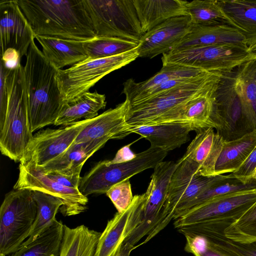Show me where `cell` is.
<instances>
[{"mask_svg":"<svg viewBox=\"0 0 256 256\" xmlns=\"http://www.w3.org/2000/svg\"><path fill=\"white\" fill-rule=\"evenodd\" d=\"M145 194L136 195L124 211L117 212L108 222L99 238L95 256H114L125 240L141 222Z\"/></svg>","mask_w":256,"mask_h":256,"instance_id":"2e32d148","label":"cell"},{"mask_svg":"<svg viewBox=\"0 0 256 256\" xmlns=\"http://www.w3.org/2000/svg\"><path fill=\"white\" fill-rule=\"evenodd\" d=\"M256 202V189L228 194L212 199L174 220L176 228L202 222L237 220Z\"/></svg>","mask_w":256,"mask_h":256,"instance_id":"5bb4252c","label":"cell"},{"mask_svg":"<svg viewBox=\"0 0 256 256\" xmlns=\"http://www.w3.org/2000/svg\"><path fill=\"white\" fill-rule=\"evenodd\" d=\"M217 176L196 174L192 169L178 160L171 178L164 203L166 226L174 219L176 210L196 198Z\"/></svg>","mask_w":256,"mask_h":256,"instance_id":"9a60e30c","label":"cell"},{"mask_svg":"<svg viewBox=\"0 0 256 256\" xmlns=\"http://www.w3.org/2000/svg\"><path fill=\"white\" fill-rule=\"evenodd\" d=\"M35 38L40 44L44 56L58 70L88 58L82 41L41 36Z\"/></svg>","mask_w":256,"mask_h":256,"instance_id":"4316f807","label":"cell"},{"mask_svg":"<svg viewBox=\"0 0 256 256\" xmlns=\"http://www.w3.org/2000/svg\"><path fill=\"white\" fill-rule=\"evenodd\" d=\"M34 198L37 204L36 217L28 238L24 241L30 242L48 229L56 220V216L62 206V202L56 198L41 192L33 190Z\"/></svg>","mask_w":256,"mask_h":256,"instance_id":"e575fe53","label":"cell"},{"mask_svg":"<svg viewBox=\"0 0 256 256\" xmlns=\"http://www.w3.org/2000/svg\"><path fill=\"white\" fill-rule=\"evenodd\" d=\"M248 51L250 56L251 59L256 60V44L248 47Z\"/></svg>","mask_w":256,"mask_h":256,"instance_id":"c3c4849f","label":"cell"},{"mask_svg":"<svg viewBox=\"0 0 256 256\" xmlns=\"http://www.w3.org/2000/svg\"><path fill=\"white\" fill-rule=\"evenodd\" d=\"M250 59L248 48L230 44L175 50L162 57V64L220 72H231Z\"/></svg>","mask_w":256,"mask_h":256,"instance_id":"8fae6325","label":"cell"},{"mask_svg":"<svg viewBox=\"0 0 256 256\" xmlns=\"http://www.w3.org/2000/svg\"><path fill=\"white\" fill-rule=\"evenodd\" d=\"M21 57L18 52L14 48L7 49L1 54V60L10 69L15 68L20 62Z\"/></svg>","mask_w":256,"mask_h":256,"instance_id":"bcb514c9","label":"cell"},{"mask_svg":"<svg viewBox=\"0 0 256 256\" xmlns=\"http://www.w3.org/2000/svg\"><path fill=\"white\" fill-rule=\"evenodd\" d=\"M137 247L128 243L123 244L114 256H130L131 252Z\"/></svg>","mask_w":256,"mask_h":256,"instance_id":"7dc6e473","label":"cell"},{"mask_svg":"<svg viewBox=\"0 0 256 256\" xmlns=\"http://www.w3.org/2000/svg\"><path fill=\"white\" fill-rule=\"evenodd\" d=\"M35 36L86 41L96 34L83 0H16Z\"/></svg>","mask_w":256,"mask_h":256,"instance_id":"6da1fadb","label":"cell"},{"mask_svg":"<svg viewBox=\"0 0 256 256\" xmlns=\"http://www.w3.org/2000/svg\"><path fill=\"white\" fill-rule=\"evenodd\" d=\"M129 102L125 100L93 118L79 134L75 143L98 139H122L132 134L126 122Z\"/></svg>","mask_w":256,"mask_h":256,"instance_id":"ffe728a7","label":"cell"},{"mask_svg":"<svg viewBox=\"0 0 256 256\" xmlns=\"http://www.w3.org/2000/svg\"><path fill=\"white\" fill-rule=\"evenodd\" d=\"M206 71L178 64H162L160 71L145 81L138 82L132 78L126 80L124 83L122 93L125 95L129 106H132L147 92L167 80L178 78H192Z\"/></svg>","mask_w":256,"mask_h":256,"instance_id":"484cf974","label":"cell"},{"mask_svg":"<svg viewBox=\"0 0 256 256\" xmlns=\"http://www.w3.org/2000/svg\"><path fill=\"white\" fill-rule=\"evenodd\" d=\"M256 168V146L242 164L232 174L240 180L246 182L252 179Z\"/></svg>","mask_w":256,"mask_h":256,"instance_id":"7bdbcfd3","label":"cell"},{"mask_svg":"<svg viewBox=\"0 0 256 256\" xmlns=\"http://www.w3.org/2000/svg\"><path fill=\"white\" fill-rule=\"evenodd\" d=\"M192 24L198 26L230 24L217 0H194L186 4Z\"/></svg>","mask_w":256,"mask_h":256,"instance_id":"d590c367","label":"cell"},{"mask_svg":"<svg viewBox=\"0 0 256 256\" xmlns=\"http://www.w3.org/2000/svg\"><path fill=\"white\" fill-rule=\"evenodd\" d=\"M0 36L1 54L14 48L21 58L26 56L35 36L16 0L0 2Z\"/></svg>","mask_w":256,"mask_h":256,"instance_id":"e0dca14e","label":"cell"},{"mask_svg":"<svg viewBox=\"0 0 256 256\" xmlns=\"http://www.w3.org/2000/svg\"><path fill=\"white\" fill-rule=\"evenodd\" d=\"M222 72H204L189 81L142 102L129 106L126 122L131 126L152 125L176 108L216 84Z\"/></svg>","mask_w":256,"mask_h":256,"instance_id":"277c9868","label":"cell"},{"mask_svg":"<svg viewBox=\"0 0 256 256\" xmlns=\"http://www.w3.org/2000/svg\"><path fill=\"white\" fill-rule=\"evenodd\" d=\"M18 179L14 189L26 188L52 196L62 203L60 212L64 216L84 212L87 208L88 198L78 188L66 187L50 178L34 165L20 164Z\"/></svg>","mask_w":256,"mask_h":256,"instance_id":"7c38bea8","label":"cell"},{"mask_svg":"<svg viewBox=\"0 0 256 256\" xmlns=\"http://www.w3.org/2000/svg\"><path fill=\"white\" fill-rule=\"evenodd\" d=\"M7 84L8 102L4 124L0 130V150L3 155L20 162L34 136L20 62L9 72Z\"/></svg>","mask_w":256,"mask_h":256,"instance_id":"3957f363","label":"cell"},{"mask_svg":"<svg viewBox=\"0 0 256 256\" xmlns=\"http://www.w3.org/2000/svg\"><path fill=\"white\" fill-rule=\"evenodd\" d=\"M230 20L245 39L247 46L256 44V0H218Z\"/></svg>","mask_w":256,"mask_h":256,"instance_id":"83f0119b","label":"cell"},{"mask_svg":"<svg viewBox=\"0 0 256 256\" xmlns=\"http://www.w3.org/2000/svg\"><path fill=\"white\" fill-rule=\"evenodd\" d=\"M11 69L7 68L0 60V130L4 125L8 102L7 78Z\"/></svg>","mask_w":256,"mask_h":256,"instance_id":"b9f144b4","label":"cell"},{"mask_svg":"<svg viewBox=\"0 0 256 256\" xmlns=\"http://www.w3.org/2000/svg\"><path fill=\"white\" fill-rule=\"evenodd\" d=\"M87 59L108 58L125 53L136 48L138 44L118 38L96 37L82 41Z\"/></svg>","mask_w":256,"mask_h":256,"instance_id":"8d00e7d4","label":"cell"},{"mask_svg":"<svg viewBox=\"0 0 256 256\" xmlns=\"http://www.w3.org/2000/svg\"><path fill=\"white\" fill-rule=\"evenodd\" d=\"M64 224L56 220L46 231L30 242H24L10 256H60ZM0 256H6L0 254Z\"/></svg>","mask_w":256,"mask_h":256,"instance_id":"d6a6232c","label":"cell"},{"mask_svg":"<svg viewBox=\"0 0 256 256\" xmlns=\"http://www.w3.org/2000/svg\"><path fill=\"white\" fill-rule=\"evenodd\" d=\"M224 234L227 238L240 243L256 240V202L225 229Z\"/></svg>","mask_w":256,"mask_h":256,"instance_id":"f35d334b","label":"cell"},{"mask_svg":"<svg viewBox=\"0 0 256 256\" xmlns=\"http://www.w3.org/2000/svg\"><path fill=\"white\" fill-rule=\"evenodd\" d=\"M108 140L98 139L84 142H74L61 155L44 166H34L44 174L56 172L70 176L80 174L86 160L103 147Z\"/></svg>","mask_w":256,"mask_h":256,"instance_id":"cb8c5ba5","label":"cell"},{"mask_svg":"<svg viewBox=\"0 0 256 256\" xmlns=\"http://www.w3.org/2000/svg\"><path fill=\"white\" fill-rule=\"evenodd\" d=\"M256 146V130L240 138L224 142L216 164V174L234 172L242 164Z\"/></svg>","mask_w":256,"mask_h":256,"instance_id":"4dcf8cb0","label":"cell"},{"mask_svg":"<svg viewBox=\"0 0 256 256\" xmlns=\"http://www.w3.org/2000/svg\"><path fill=\"white\" fill-rule=\"evenodd\" d=\"M37 212L33 190L14 189L5 196L0 208V254H10L26 240Z\"/></svg>","mask_w":256,"mask_h":256,"instance_id":"5b68a950","label":"cell"},{"mask_svg":"<svg viewBox=\"0 0 256 256\" xmlns=\"http://www.w3.org/2000/svg\"><path fill=\"white\" fill-rule=\"evenodd\" d=\"M104 94L88 92L64 104L54 125H71L82 118L89 120L98 116V112L106 106Z\"/></svg>","mask_w":256,"mask_h":256,"instance_id":"f1b7e54d","label":"cell"},{"mask_svg":"<svg viewBox=\"0 0 256 256\" xmlns=\"http://www.w3.org/2000/svg\"><path fill=\"white\" fill-rule=\"evenodd\" d=\"M45 174L66 187L78 189L80 178H81L80 174L70 176L56 172H51Z\"/></svg>","mask_w":256,"mask_h":256,"instance_id":"ee69618b","label":"cell"},{"mask_svg":"<svg viewBox=\"0 0 256 256\" xmlns=\"http://www.w3.org/2000/svg\"><path fill=\"white\" fill-rule=\"evenodd\" d=\"M92 118L82 120L57 129L46 128L38 131L34 135L20 164L42 166L60 156L74 143Z\"/></svg>","mask_w":256,"mask_h":256,"instance_id":"4fadbf2b","label":"cell"},{"mask_svg":"<svg viewBox=\"0 0 256 256\" xmlns=\"http://www.w3.org/2000/svg\"><path fill=\"white\" fill-rule=\"evenodd\" d=\"M134 142L124 146L116 153L114 157L111 160H106L108 164H115L126 162L134 159L137 154L133 152L130 149V146Z\"/></svg>","mask_w":256,"mask_h":256,"instance_id":"f6af8a7d","label":"cell"},{"mask_svg":"<svg viewBox=\"0 0 256 256\" xmlns=\"http://www.w3.org/2000/svg\"><path fill=\"white\" fill-rule=\"evenodd\" d=\"M167 154L168 152L150 146L126 162L108 164L106 160L100 161L80 178L78 190L86 196L94 194H106L114 184L144 170L154 168Z\"/></svg>","mask_w":256,"mask_h":256,"instance_id":"9c48e42d","label":"cell"},{"mask_svg":"<svg viewBox=\"0 0 256 256\" xmlns=\"http://www.w3.org/2000/svg\"><path fill=\"white\" fill-rule=\"evenodd\" d=\"M196 133L179 160L196 174L208 177L216 176L215 166L224 141L213 128H204Z\"/></svg>","mask_w":256,"mask_h":256,"instance_id":"d6986e66","label":"cell"},{"mask_svg":"<svg viewBox=\"0 0 256 256\" xmlns=\"http://www.w3.org/2000/svg\"><path fill=\"white\" fill-rule=\"evenodd\" d=\"M254 189H256V180L254 178L245 182L232 173L228 175H218L216 179L196 198L176 210L174 214V219L180 217L190 210L212 199Z\"/></svg>","mask_w":256,"mask_h":256,"instance_id":"f546056e","label":"cell"},{"mask_svg":"<svg viewBox=\"0 0 256 256\" xmlns=\"http://www.w3.org/2000/svg\"><path fill=\"white\" fill-rule=\"evenodd\" d=\"M142 30L145 34L164 22L187 15L186 4L182 0H133Z\"/></svg>","mask_w":256,"mask_h":256,"instance_id":"d4e9b609","label":"cell"},{"mask_svg":"<svg viewBox=\"0 0 256 256\" xmlns=\"http://www.w3.org/2000/svg\"><path fill=\"white\" fill-rule=\"evenodd\" d=\"M138 57L136 48L113 56L86 59L69 68L58 70L56 78L64 104L89 92L103 77Z\"/></svg>","mask_w":256,"mask_h":256,"instance_id":"ba28073f","label":"cell"},{"mask_svg":"<svg viewBox=\"0 0 256 256\" xmlns=\"http://www.w3.org/2000/svg\"><path fill=\"white\" fill-rule=\"evenodd\" d=\"M235 71L236 84L245 113L256 130V60H248Z\"/></svg>","mask_w":256,"mask_h":256,"instance_id":"836d02e7","label":"cell"},{"mask_svg":"<svg viewBox=\"0 0 256 256\" xmlns=\"http://www.w3.org/2000/svg\"><path fill=\"white\" fill-rule=\"evenodd\" d=\"M252 178H254L256 180V168L253 174V175H252Z\"/></svg>","mask_w":256,"mask_h":256,"instance_id":"681fc988","label":"cell"},{"mask_svg":"<svg viewBox=\"0 0 256 256\" xmlns=\"http://www.w3.org/2000/svg\"><path fill=\"white\" fill-rule=\"evenodd\" d=\"M24 66L32 130L54 124L64 104L56 78V70L34 40Z\"/></svg>","mask_w":256,"mask_h":256,"instance_id":"7a4b0ae2","label":"cell"},{"mask_svg":"<svg viewBox=\"0 0 256 256\" xmlns=\"http://www.w3.org/2000/svg\"><path fill=\"white\" fill-rule=\"evenodd\" d=\"M188 15L172 18L146 33L136 48L140 58H152L173 50L192 26Z\"/></svg>","mask_w":256,"mask_h":256,"instance_id":"ac0fdd59","label":"cell"},{"mask_svg":"<svg viewBox=\"0 0 256 256\" xmlns=\"http://www.w3.org/2000/svg\"><path fill=\"white\" fill-rule=\"evenodd\" d=\"M185 250L194 256H244L224 244L199 236H185Z\"/></svg>","mask_w":256,"mask_h":256,"instance_id":"ab89813d","label":"cell"},{"mask_svg":"<svg viewBox=\"0 0 256 256\" xmlns=\"http://www.w3.org/2000/svg\"><path fill=\"white\" fill-rule=\"evenodd\" d=\"M218 84L173 110L157 124L175 122H188L194 124L198 131L210 127L214 128L210 118Z\"/></svg>","mask_w":256,"mask_h":256,"instance_id":"603a6c76","label":"cell"},{"mask_svg":"<svg viewBox=\"0 0 256 256\" xmlns=\"http://www.w3.org/2000/svg\"><path fill=\"white\" fill-rule=\"evenodd\" d=\"M132 133L145 138L150 146L166 152L180 148L189 140L190 132L198 131L197 128L188 122H168L152 125L130 126Z\"/></svg>","mask_w":256,"mask_h":256,"instance_id":"44dd1931","label":"cell"},{"mask_svg":"<svg viewBox=\"0 0 256 256\" xmlns=\"http://www.w3.org/2000/svg\"><path fill=\"white\" fill-rule=\"evenodd\" d=\"M96 37L138 44L144 34L133 0H83Z\"/></svg>","mask_w":256,"mask_h":256,"instance_id":"8992f818","label":"cell"},{"mask_svg":"<svg viewBox=\"0 0 256 256\" xmlns=\"http://www.w3.org/2000/svg\"><path fill=\"white\" fill-rule=\"evenodd\" d=\"M118 212L126 210L131 204L132 196L130 179L118 182L106 193Z\"/></svg>","mask_w":256,"mask_h":256,"instance_id":"60d3db41","label":"cell"},{"mask_svg":"<svg viewBox=\"0 0 256 256\" xmlns=\"http://www.w3.org/2000/svg\"><path fill=\"white\" fill-rule=\"evenodd\" d=\"M235 69L222 74L210 118L216 132L224 142L240 138L254 130L244 112L236 84Z\"/></svg>","mask_w":256,"mask_h":256,"instance_id":"52a82bcc","label":"cell"},{"mask_svg":"<svg viewBox=\"0 0 256 256\" xmlns=\"http://www.w3.org/2000/svg\"><path fill=\"white\" fill-rule=\"evenodd\" d=\"M230 224L228 220L209 222L201 226L198 234L211 241L222 243L244 256H256V240L248 243H240L226 236L224 230Z\"/></svg>","mask_w":256,"mask_h":256,"instance_id":"74e56055","label":"cell"},{"mask_svg":"<svg viewBox=\"0 0 256 256\" xmlns=\"http://www.w3.org/2000/svg\"><path fill=\"white\" fill-rule=\"evenodd\" d=\"M176 167V162L162 161L154 168L151 180L144 193L145 201L142 222L124 244L128 243L135 246L138 242L146 236L140 246L145 244L166 226L164 203L171 178Z\"/></svg>","mask_w":256,"mask_h":256,"instance_id":"30bf717a","label":"cell"},{"mask_svg":"<svg viewBox=\"0 0 256 256\" xmlns=\"http://www.w3.org/2000/svg\"><path fill=\"white\" fill-rule=\"evenodd\" d=\"M100 234L84 225L70 228L64 224L60 256H95Z\"/></svg>","mask_w":256,"mask_h":256,"instance_id":"1f68e13d","label":"cell"},{"mask_svg":"<svg viewBox=\"0 0 256 256\" xmlns=\"http://www.w3.org/2000/svg\"><path fill=\"white\" fill-rule=\"evenodd\" d=\"M230 44L248 48L242 35L230 24H192L190 30L174 50Z\"/></svg>","mask_w":256,"mask_h":256,"instance_id":"7402d4cb","label":"cell"}]
</instances>
